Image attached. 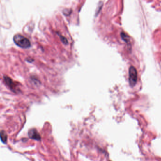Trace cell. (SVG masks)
I'll return each mask as SVG.
<instances>
[{
  "instance_id": "obj_3",
  "label": "cell",
  "mask_w": 161,
  "mask_h": 161,
  "mask_svg": "<svg viewBox=\"0 0 161 161\" xmlns=\"http://www.w3.org/2000/svg\"><path fill=\"white\" fill-rule=\"evenodd\" d=\"M29 136L30 139L36 140H40L41 136L38 131L35 129H33L29 130Z\"/></svg>"
},
{
  "instance_id": "obj_4",
  "label": "cell",
  "mask_w": 161,
  "mask_h": 161,
  "mask_svg": "<svg viewBox=\"0 0 161 161\" xmlns=\"http://www.w3.org/2000/svg\"><path fill=\"white\" fill-rule=\"evenodd\" d=\"M3 79H4V81H5V83H6L8 86H9V88H10L11 90L13 91H15L16 90L15 89V84L13 82V81L11 79H10V77H8L7 76H3Z\"/></svg>"
},
{
  "instance_id": "obj_5",
  "label": "cell",
  "mask_w": 161,
  "mask_h": 161,
  "mask_svg": "<svg viewBox=\"0 0 161 161\" xmlns=\"http://www.w3.org/2000/svg\"><path fill=\"white\" fill-rule=\"evenodd\" d=\"M1 141H2V142L4 143L6 142L7 140V135L4 131H1Z\"/></svg>"
},
{
  "instance_id": "obj_6",
  "label": "cell",
  "mask_w": 161,
  "mask_h": 161,
  "mask_svg": "<svg viewBox=\"0 0 161 161\" xmlns=\"http://www.w3.org/2000/svg\"><path fill=\"white\" fill-rule=\"evenodd\" d=\"M121 36L122 38H123V39L124 40H125L126 42H128L129 41V38L127 35H126L124 33H121Z\"/></svg>"
},
{
  "instance_id": "obj_1",
  "label": "cell",
  "mask_w": 161,
  "mask_h": 161,
  "mask_svg": "<svg viewBox=\"0 0 161 161\" xmlns=\"http://www.w3.org/2000/svg\"><path fill=\"white\" fill-rule=\"evenodd\" d=\"M13 41L17 45L23 49H27L31 46L30 41L27 38L20 34H17L13 38Z\"/></svg>"
},
{
  "instance_id": "obj_2",
  "label": "cell",
  "mask_w": 161,
  "mask_h": 161,
  "mask_svg": "<svg viewBox=\"0 0 161 161\" xmlns=\"http://www.w3.org/2000/svg\"><path fill=\"white\" fill-rule=\"evenodd\" d=\"M137 79V73L136 69L131 66L129 69V82L131 86H135Z\"/></svg>"
}]
</instances>
